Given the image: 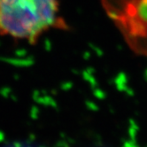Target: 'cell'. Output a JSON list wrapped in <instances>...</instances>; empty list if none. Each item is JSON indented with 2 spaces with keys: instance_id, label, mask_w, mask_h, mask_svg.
<instances>
[{
  "instance_id": "cell-2",
  "label": "cell",
  "mask_w": 147,
  "mask_h": 147,
  "mask_svg": "<svg viewBox=\"0 0 147 147\" xmlns=\"http://www.w3.org/2000/svg\"><path fill=\"white\" fill-rule=\"evenodd\" d=\"M107 11L136 50L147 45V0H107Z\"/></svg>"
},
{
  "instance_id": "cell-1",
  "label": "cell",
  "mask_w": 147,
  "mask_h": 147,
  "mask_svg": "<svg viewBox=\"0 0 147 147\" xmlns=\"http://www.w3.org/2000/svg\"><path fill=\"white\" fill-rule=\"evenodd\" d=\"M52 28H66L59 0H0V35L33 44Z\"/></svg>"
}]
</instances>
